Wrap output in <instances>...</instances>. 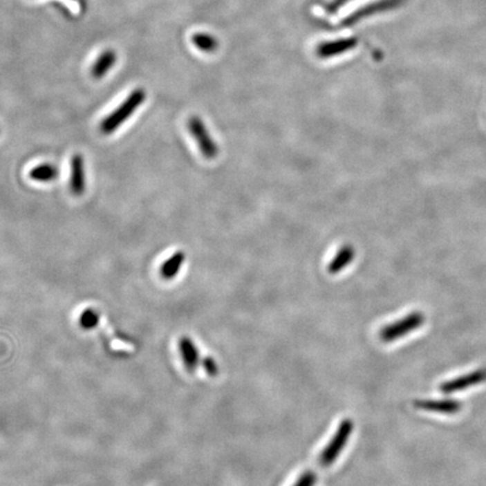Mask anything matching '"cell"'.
Listing matches in <instances>:
<instances>
[{
  "label": "cell",
  "mask_w": 486,
  "mask_h": 486,
  "mask_svg": "<svg viewBox=\"0 0 486 486\" xmlns=\"http://www.w3.org/2000/svg\"><path fill=\"white\" fill-rule=\"evenodd\" d=\"M115 62H116V55L114 51L107 50L103 52L91 68V75L96 79L103 78L106 73L114 67Z\"/></svg>",
  "instance_id": "11"
},
{
  "label": "cell",
  "mask_w": 486,
  "mask_h": 486,
  "mask_svg": "<svg viewBox=\"0 0 486 486\" xmlns=\"http://www.w3.org/2000/svg\"><path fill=\"white\" fill-rule=\"evenodd\" d=\"M100 315L93 308H87L79 317V324L84 329H94L100 324Z\"/></svg>",
  "instance_id": "13"
},
{
  "label": "cell",
  "mask_w": 486,
  "mask_h": 486,
  "mask_svg": "<svg viewBox=\"0 0 486 486\" xmlns=\"http://www.w3.org/2000/svg\"><path fill=\"white\" fill-rule=\"evenodd\" d=\"M486 382V368L476 369L469 374L462 375L460 377L454 378L451 381L445 382L440 385V391L445 394L462 392L471 387L476 386Z\"/></svg>",
  "instance_id": "5"
},
{
  "label": "cell",
  "mask_w": 486,
  "mask_h": 486,
  "mask_svg": "<svg viewBox=\"0 0 486 486\" xmlns=\"http://www.w3.org/2000/svg\"><path fill=\"white\" fill-rule=\"evenodd\" d=\"M353 431V420H342L339 424L338 429L335 430L329 444L322 450L320 455V464L324 467L333 465L337 458L340 456V454L344 451V447L347 446L348 440L351 438Z\"/></svg>",
  "instance_id": "2"
},
{
  "label": "cell",
  "mask_w": 486,
  "mask_h": 486,
  "mask_svg": "<svg viewBox=\"0 0 486 486\" xmlns=\"http://www.w3.org/2000/svg\"><path fill=\"white\" fill-rule=\"evenodd\" d=\"M179 351L188 372L194 373L200 362V353L191 339L184 337L179 340Z\"/></svg>",
  "instance_id": "8"
},
{
  "label": "cell",
  "mask_w": 486,
  "mask_h": 486,
  "mask_svg": "<svg viewBox=\"0 0 486 486\" xmlns=\"http://www.w3.org/2000/svg\"><path fill=\"white\" fill-rule=\"evenodd\" d=\"M30 178L39 183H51L59 177V169L51 163H43L30 169Z\"/></svg>",
  "instance_id": "12"
},
{
  "label": "cell",
  "mask_w": 486,
  "mask_h": 486,
  "mask_svg": "<svg viewBox=\"0 0 486 486\" xmlns=\"http://www.w3.org/2000/svg\"><path fill=\"white\" fill-rule=\"evenodd\" d=\"M186 260V254L184 251H177L172 254L171 257L165 261L160 267V275L163 279L170 281L178 275L181 267Z\"/></svg>",
  "instance_id": "10"
},
{
  "label": "cell",
  "mask_w": 486,
  "mask_h": 486,
  "mask_svg": "<svg viewBox=\"0 0 486 486\" xmlns=\"http://www.w3.org/2000/svg\"><path fill=\"white\" fill-rule=\"evenodd\" d=\"M317 474L308 471L303 473L293 486H315L317 484Z\"/></svg>",
  "instance_id": "14"
},
{
  "label": "cell",
  "mask_w": 486,
  "mask_h": 486,
  "mask_svg": "<svg viewBox=\"0 0 486 486\" xmlns=\"http://www.w3.org/2000/svg\"><path fill=\"white\" fill-rule=\"evenodd\" d=\"M187 127L194 140L196 141L197 147L200 149L203 157H205L209 160L218 157V143L215 142L212 138L209 129L202 121V118L198 116H191L187 121Z\"/></svg>",
  "instance_id": "4"
},
{
  "label": "cell",
  "mask_w": 486,
  "mask_h": 486,
  "mask_svg": "<svg viewBox=\"0 0 486 486\" xmlns=\"http://www.w3.org/2000/svg\"><path fill=\"white\" fill-rule=\"evenodd\" d=\"M203 367L209 376H216L218 374V362H215L212 357H205L202 362Z\"/></svg>",
  "instance_id": "15"
},
{
  "label": "cell",
  "mask_w": 486,
  "mask_h": 486,
  "mask_svg": "<svg viewBox=\"0 0 486 486\" xmlns=\"http://www.w3.org/2000/svg\"><path fill=\"white\" fill-rule=\"evenodd\" d=\"M145 97H147L145 91L141 88L132 91L118 109L104 118L100 123V131L104 134H111L120 129L121 125L138 111L140 106L144 103Z\"/></svg>",
  "instance_id": "1"
},
{
  "label": "cell",
  "mask_w": 486,
  "mask_h": 486,
  "mask_svg": "<svg viewBox=\"0 0 486 486\" xmlns=\"http://www.w3.org/2000/svg\"><path fill=\"white\" fill-rule=\"evenodd\" d=\"M414 406L420 410L433 413L448 414L454 415L462 410V403L456 400H418L414 402Z\"/></svg>",
  "instance_id": "7"
},
{
  "label": "cell",
  "mask_w": 486,
  "mask_h": 486,
  "mask_svg": "<svg viewBox=\"0 0 486 486\" xmlns=\"http://www.w3.org/2000/svg\"><path fill=\"white\" fill-rule=\"evenodd\" d=\"M70 191L75 196H82L86 191L85 160L82 154H75L70 162Z\"/></svg>",
  "instance_id": "6"
},
{
  "label": "cell",
  "mask_w": 486,
  "mask_h": 486,
  "mask_svg": "<svg viewBox=\"0 0 486 486\" xmlns=\"http://www.w3.org/2000/svg\"><path fill=\"white\" fill-rule=\"evenodd\" d=\"M356 257V250L353 245H344L339 249L333 259L330 261L328 272L331 275L342 272L346 267L349 266Z\"/></svg>",
  "instance_id": "9"
},
{
  "label": "cell",
  "mask_w": 486,
  "mask_h": 486,
  "mask_svg": "<svg viewBox=\"0 0 486 486\" xmlns=\"http://www.w3.org/2000/svg\"><path fill=\"white\" fill-rule=\"evenodd\" d=\"M426 321L424 315L421 312H411L408 315L401 317L400 320L394 321L387 324L381 330V339L384 342H393L410 335L415 330L422 326Z\"/></svg>",
  "instance_id": "3"
}]
</instances>
